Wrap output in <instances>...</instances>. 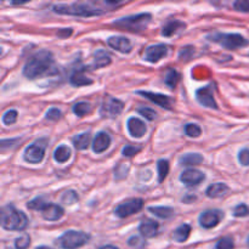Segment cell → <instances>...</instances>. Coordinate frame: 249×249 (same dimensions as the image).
I'll list each match as a JSON object with an SVG mask.
<instances>
[{"label":"cell","instance_id":"44dd1931","mask_svg":"<svg viewBox=\"0 0 249 249\" xmlns=\"http://www.w3.org/2000/svg\"><path fill=\"white\" fill-rule=\"evenodd\" d=\"M229 187L228 185L223 184V182H216V184L211 185V186L207 189L206 195L209 198H219V197H223L224 195L228 194Z\"/></svg>","mask_w":249,"mask_h":249},{"label":"cell","instance_id":"f6af8a7d","mask_svg":"<svg viewBox=\"0 0 249 249\" xmlns=\"http://www.w3.org/2000/svg\"><path fill=\"white\" fill-rule=\"evenodd\" d=\"M238 160L242 165L245 167H248L249 165V148H243V150L240 151L238 153Z\"/></svg>","mask_w":249,"mask_h":249},{"label":"cell","instance_id":"8992f818","mask_svg":"<svg viewBox=\"0 0 249 249\" xmlns=\"http://www.w3.org/2000/svg\"><path fill=\"white\" fill-rule=\"evenodd\" d=\"M90 236L82 231L70 230L56 240V245L62 249H78L87 245Z\"/></svg>","mask_w":249,"mask_h":249},{"label":"cell","instance_id":"4316f807","mask_svg":"<svg viewBox=\"0 0 249 249\" xmlns=\"http://www.w3.org/2000/svg\"><path fill=\"white\" fill-rule=\"evenodd\" d=\"M180 74L178 73L177 70L174 68H168L167 72L164 74V83L167 87H169L170 89H174L177 87L178 82H179Z\"/></svg>","mask_w":249,"mask_h":249},{"label":"cell","instance_id":"1f68e13d","mask_svg":"<svg viewBox=\"0 0 249 249\" xmlns=\"http://www.w3.org/2000/svg\"><path fill=\"white\" fill-rule=\"evenodd\" d=\"M184 131L187 136H190V138H198V136L202 134V129L199 128L197 124H192V123L186 124L184 128Z\"/></svg>","mask_w":249,"mask_h":249},{"label":"cell","instance_id":"8fae6325","mask_svg":"<svg viewBox=\"0 0 249 249\" xmlns=\"http://www.w3.org/2000/svg\"><path fill=\"white\" fill-rule=\"evenodd\" d=\"M224 214L223 212L219 209H211V211H206L199 215V225L204 229H212L215 228L223 219Z\"/></svg>","mask_w":249,"mask_h":249},{"label":"cell","instance_id":"4fadbf2b","mask_svg":"<svg viewBox=\"0 0 249 249\" xmlns=\"http://www.w3.org/2000/svg\"><path fill=\"white\" fill-rule=\"evenodd\" d=\"M206 179V175L198 169H186L180 175V181L186 186H197Z\"/></svg>","mask_w":249,"mask_h":249},{"label":"cell","instance_id":"f546056e","mask_svg":"<svg viewBox=\"0 0 249 249\" xmlns=\"http://www.w3.org/2000/svg\"><path fill=\"white\" fill-rule=\"evenodd\" d=\"M90 112H91V105L85 101L78 102L73 106V113L77 117H84L89 114Z\"/></svg>","mask_w":249,"mask_h":249},{"label":"cell","instance_id":"bcb514c9","mask_svg":"<svg viewBox=\"0 0 249 249\" xmlns=\"http://www.w3.org/2000/svg\"><path fill=\"white\" fill-rule=\"evenodd\" d=\"M129 172V167L126 164H119L116 169V179L121 180L126 177Z\"/></svg>","mask_w":249,"mask_h":249},{"label":"cell","instance_id":"f907efd6","mask_svg":"<svg viewBox=\"0 0 249 249\" xmlns=\"http://www.w3.org/2000/svg\"><path fill=\"white\" fill-rule=\"evenodd\" d=\"M248 245H249V238H248Z\"/></svg>","mask_w":249,"mask_h":249},{"label":"cell","instance_id":"d6a6232c","mask_svg":"<svg viewBox=\"0 0 249 249\" xmlns=\"http://www.w3.org/2000/svg\"><path fill=\"white\" fill-rule=\"evenodd\" d=\"M78 199H79V196L77 195V192L71 190V191L65 192V195L62 196L61 201H62V203L67 204V206H72L75 202H78Z\"/></svg>","mask_w":249,"mask_h":249},{"label":"cell","instance_id":"60d3db41","mask_svg":"<svg viewBox=\"0 0 249 249\" xmlns=\"http://www.w3.org/2000/svg\"><path fill=\"white\" fill-rule=\"evenodd\" d=\"M128 245L130 246L131 248L141 249V248L145 247V241H143L141 237H138V236H134V237L129 238Z\"/></svg>","mask_w":249,"mask_h":249},{"label":"cell","instance_id":"3957f363","mask_svg":"<svg viewBox=\"0 0 249 249\" xmlns=\"http://www.w3.org/2000/svg\"><path fill=\"white\" fill-rule=\"evenodd\" d=\"M28 225V218L23 212L11 204H7L1 211V226L5 230L22 231Z\"/></svg>","mask_w":249,"mask_h":249},{"label":"cell","instance_id":"4dcf8cb0","mask_svg":"<svg viewBox=\"0 0 249 249\" xmlns=\"http://www.w3.org/2000/svg\"><path fill=\"white\" fill-rule=\"evenodd\" d=\"M157 169H158V181L163 182L165 178H167L168 173H169V162L165 160H158Z\"/></svg>","mask_w":249,"mask_h":249},{"label":"cell","instance_id":"d4e9b609","mask_svg":"<svg viewBox=\"0 0 249 249\" xmlns=\"http://www.w3.org/2000/svg\"><path fill=\"white\" fill-rule=\"evenodd\" d=\"M190 233H191V226H190L189 224H182L180 228H178L177 230L174 231L173 238H174L177 242H185V241L189 238Z\"/></svg>","mask_w":249,"mask_h":249},{"label":"cell","instance_id":"ac0fdd59","mask_svg":"<svg viewBox=\"0 0 249 249\" xmlns=\"http://www.w3.org/2000/svg\"><path fill=\"white\" fill-rule=\"evenodd\" d=\"M126 126H128L129 134L133 138H142L146 131H147L146 124L141 119L136 118V117H130L126 122Z\"/></svg>","mask_w":249,"mask_h":249},{"label":"cell","instance_id":"7dc6e473","mask_svg":"<svg viewBox=\"0 0 249 249\" xmlns=\"http://www.w3.org/2000/svg\"><path fill=\"white\" fill-rule=\"evenodd\" d=\"M72 33H73L72 28H63L57 32V36H60V38H68L70 36H72Z\"/></svg>","mask_w":249,"mask_h":249},{"label":"cell","instance_id":"7402d4cb","mask_svg":"<svg viewBox=\"0 0 249 249\" xmlns=\"http://www.w3.org/2000/svg\"><path fill=\"white\" fill-rule=\"evenodd\" d=\"M111 63V56L106 53L105 50H97L94 55V62H92V67L94 68H101L105 66H108Z\"/></svg>","mask_w":249,"mask_h":249},{"label":"cell","instance_id":"30bf717a","mask_svg":"<svg viewBox=\"0 0 249 249\" xmlns=\"http://www.w3.org/2000/svg\"><path fill=\"white\" fill-rule=\"evenodd\" d=\"M214 89H215V84H209L207 85V87H203L201 88V89L197 90V101H198L202 106L207 107V108H218V105H216L215 99H214Z\"/></svg>","mask_w":249,"mask_h":249},{"label":"cell","instance_id":"5bb4252c","mask_svg":"<svg viewBox=\"0 0 249 249\" xmlns=\"http://www.w3.org/2000/svg\"><path fill=\"white\" fill-rule=\"evenodd\" d=\"M85 70L87 68L82 65H78L77 67L71 71L70 74V83L74 87H83V85L92 84V80L89 77L85 75Z\"/></svg>","mask_w":249,"mask_h":249},{"label":"cell","instance_id":"f1b7e54d","mask_svg":"<svg viewBox=\"0 0 249 249\" xmlns=\"http://www.w3.org/2000/svg\"><path fill=\"white\" fill-rule=\"evenodd\" d=\"M148 211L160 219H169L174 214V209L170 207H150Z\"/></svg>","mask_w":249,"mask_h":249},{"label":"cell","instance_id":"836d02e7","mask_svg":"<svg viewBox=\"0 0 249 249\" xmlns=\"http://www.w3.org/2000/svg\"><path fill=\"white\" fill-rule=\"evenodd\" d=\"M46 203H48V202H46L45 197H38V198H34L33 201L28 202L27 207H28L29 209H32V211L40 212L41 208H43Z\"/></svg>","mask_w":249,"mask_h":249},{"label":"cell","instance_id":"83f0119b","mask_svg":"<svg viewBox=\"0 0 249 249\" xmlns=\"http://www.w3.org/2000/svg\"><path fill=\"white\" fill-rule=\"evenodd\" d=\"M70 157H71V150L70 147H67V146L65 145L58 146V147L55 150V152H53V158H55L56 162L58 163L67 162V160H70Z\"/></svg>","mask_w":249,"mask_h":249},{"label":"cell","instance_id":"7a4b0ae2","mask_svg":"<svg viewBox=\"0 0 249 249\" xmlns=\"http://www.w3.org/2000/svg\"><path fill=\"white\" fill-rule=\"evenodd\" d=\"M53 12L58 15H70L78 17L101 16L106 10L97 6V2H73V4L53 5Z\"/></svg>","mask_w":249,"mask_h":249},{"label":"cell","instance_id":"7bdbcfd3","mask_svg":"<svg viewBox=\"0 0 249 249\" xmlns=\"http://www.w3.org/2000/svg\"><path fill=\"white\" fill-rule=\"evenodd\" d=\"M61 111L58 108H50L48 112H46L45 114V118L48 119V121H51V122H55V121H58V119L61 118Z\"/></svg>","mask_w":249,"mask_h":249},{"label":"cell","instance_id":"52a82bcc","mask_svg":"<svg viewBox=\"0 0 249 249\" xmlns=\"http://www.w3.org/2000/svg\"><path fill=\"white\" fill-rule=\"evenodd\" d=\"M46 146H48V139L44 138L36 140V142H33L26 148L23 155L24 160L28 163H32V164L40 163L44 160V156H45Z\"/></svg>","mask_w":249,"mask_h":249},{"label":"cell","instance_id":"ab89813d","mask_svg":"<svg viewBox=\"0 0 249 249\" xmlns=\"http://www.w3.org/2000/svg\"><path fill=\"white\" fill-rule=\"evenodd\" d=\"M141 151V147H136V146L133 145H126L125 147L123 148L122 153H123L124 157H134L136 153H139Z\"/></svg>","mask_w":249,"mask_h":249},{"label":"cell","instance_id":"6da1fadb","mask_svg":"<svg viewBox=\"0 0 249 249\" xmlns=\"http://www.w3.org/2000/svg\"><path fill=\"white\" fill-rule=\"evenodd\" d=\"M58 73V67L56 65L53 56L50 51L40 50L28 58L23 67V75L28 79L55 75Z\"/></svg>","mask_w":249,"mask_h":249},{"label":"cell","instance_id":"9a60e30c","mask_svg":"<svg viewBox=\"0 0 249 249\" xmlns=\"http://www.w3.org/2000/svg\"><path fill=\"white\" fill-rule=\"evenodd\" d=\"M107 44H108L112 49H114V50L119 51V53H130L131 49H133L131 41L129 40L128 38H125V36H109V38L107 39Z\"/></svg>","mask_w":249,"mask_h":249},{"label":"cell","instance_id":"ffe728a7","mask_svg":"<svg viewBox=\"0 0 249 249\" xmlns=\"http://www.w3.org/2000/svg\"><path fill=\"white\" fill-rule=\"evenodd\" d=\"M111 145V136L105 131H100L92 141V150L96 153H102Z\"/></svg>","mask_w":249,"mask_h":249},{"label":"cell","instance_id":"5b68a950","mask_svg":"<svg viewBox=\"0 0 249 249\" xmlns=\"http://www.w3.org/2000/svg\"><path fill=\"white\" fill-rule=\"evenodd\" d=\"M208 39L214 43L220 44L229 50H236L238 48L247 46L249 41L243 36L238 33H214L208 36Z\"/></svg>","mask_w":249,"mask_h":249},{"label":"cell","instance_id":"8d00e7d4","mask_svg":"<svg viewBox=\"0 0 249 249\" xmlns=\"http://www.w3.org/2000/svg\"><path fill=\"white\" fill-rule=\"evenodd\" d=\"M138 112L148 121H155L157 118V112L155 109L150 108V107H139Z\"/></svg>","mask_w":249,"mask_h":249},{"label":"cell","instance_id":"2e32d148","mask_svg":"<svg viewBox=\"0 0 249 249\" xmlns=\"http://www.w3.org/2000/svg\"><path fill=\"white\" fill-rule=\"evenodd\" d=\"M41 216H43L45 220L49 221H56L58 219H61L65 214V211L61 206L58 204H53V203H46L45 206L41 208Z\"/></svg>","mask_w":249,"mask_h":249},{"label":"cell","instance_id":"484cf974","mask_svg":"<svg viewBox=\"0 0 249 249\" xmlns=\"http://www.w3.org/2000/svg\"><path fill=\"white\" fill-rule=\"evenodd\" d=\"M72 142L77 150L79 151L85 150V148H88V146H89L90 143V134L89 133L79 134V135L74 136V138L72 139Z\"/></svg>","mask_w":249,"mask_h":249},{"label":"cell","instance_id":"cb8c5ba5","mask_svg":"<svg viewBox=\"0 0 249 249\" xmlns=\"http://www.w3.org/2000/svg\"><path fill=\"white\" fill-rule=\"evenodd\" d=\"M203 162V157L199 153H186V155L182 156L180 158V164L181 165H187V167H191V165H198Z\"/></svg>","mask_w":249,"mask_h":249},{"label":"cell","instance_id":"603a6c76","mask_svg":"<svg viewBox=\"0 0 249 249\" xmlns=\"http://www.w3.org/2000/svg\"><path fill=\"white\" fill-rule=\"evenodd\" d=\"M186 24L181 21H178V19H173V21H169L164 27H163L162 34L164 36H172L173 34L177 33L179 29L184 28Z\"/></svg>","mask_w":249,"mask_h":249},{"label":"cell","instance_id":"9c48e42d","mask_svg":"<svg viewBox=\"0 0 249 249\" xmlns=\"http://www.w3.org/2000/svg\"><path fill=\"white\" fill-rule=\"evenodd\" d=\"M143 208V201L141 198H133L129 199V201L123 202L122 204H119L118 207L114 211V214H116L118 218H128V216L133 215V214L138 213L141 209Z\"/></svg>","mask_w":249,"mask_h":249},{"label":"cell","instance_id":"ee69618b","mask_svg":"<svg viewBox=\"0 0 249 249\" xmlns=\"http://www.w3.org/2000/svg\"><path fill=\"white\" fill-rule=\"evenodd\" d=\"M235 10L240 12H249V0H238L233 2Z\"/></svg>","mask_w":249,"mask_h":249},{"label":"cell","instance_id":"7c38bea8","mask_svg":"<svg viewBox=\"0 0 249 249\" xmlns=\"http://www.w3.org/2000/svg\"><path fill=\"white\" fill-rule=\"evenodd\" d=\"M168 53V46L164 44H156V45H150L145 50V60L147 62L156 63L162 60Z\"/></svg>","mask_w":249,"mask_h":249},{"label":"cell","instance_id":"b9f144b4","mask_svg":"<svg viewBox=\"0 0 249 249\" xmlns=\"http://www.w3.org/2000/svg\"><path fill=\"white\" fill-rule=\"evenodd\" d=\"M249 214V208L246 204H238L235 209H233V215L236 218H242V216H246Z\"/></svg>","mask_w":249,"mask_h":249},{"label":"cell","instance_id":"ba28073f","mask_svg":"<svg viewBox=\"0 0 249 249\" xmlns=\"http://www.w3.org/2000/svg\"><path fill=\"white\" fill-rule=\"evenodd\" d=\"M124 109V104L118 99H114L112 96H106L105 97L104 102L101 105V108H100V114L104 118H116L119 114L123 112Z\"/></svg>","mask_w":249,"mask_h":249},{"label":"cell","instance_id":"c3c4849f","mask_svg":"<svg viewBox=\"0 0 249 249\" xmlns=\"http://www.w3.org/2000/svg\"><path fill=\"white\" fill-rule=\"evenodd\" d=\"M100 249H118V248L114 247V246H105V247H101Z\"/></svg>","mask_w":249,"mask_h":249},{"label":"cell","instance_id":"e575fe53","mask_svg":"<svg viewBox=\"0 0 249 249\" xmlns=\"http://www.w3.org/2000/svg\"><path fill=\"white\" fill-rule=\"evenodd\" d=\"M17 111H15V109H9L7 112H5L4 116H2V123L5 124V125H11V124L16 123L17 121Z\"/></svg>","mask_w":249,"mask_h":249},{"label":"cell","instance_id":"d6986e66","mask_svg":"<svg viewBox=\"0 0 249 249\" xmlns=\"http://www.w3.org/2000/svg\"><path fill=\"white\" fill-rule=\"evenodd\" d=\"M139 231H140L141 236L145 238H152L160 231V225L157 221L152 220V219H145L141 221L140 226H139Z\"/></svg>","mask_w":249,"mask_h":249},{"label":"cell","instance_id":"277c9868","mask_svg":"<svg viewBox=\"0 0 249 249\" xmlns=\"http://www.w3.org/2000/svg\"><path fill=\"white\" fill-rule=\"evenodd\" d=\"M152 16L150 14H139L133 15V16L123 17L121 19H117L113 22V26L118 28L125 29L130 32H141L146 29V27L150 24Z\"/></svg>","mask_w":249,"mask_h":249},{"label":"cell","instance_id":"e0dca14e","mask_svg":"<svg viewBox=\"0 0 249 249\" xmlns=\"http://www.w3.org/2000/svg\"><path fill=\"white\" fill-rule=\"evenodd\" d=\"M139 95H142L145 96L146 99H148L150 101L155 102L156 105L160 106L162 108L165 109H172V99L167 95L163 94H156V92H151V91H138Z\"/></svg>","mask_w":249,"mask_h":249},{"label":"cell","instance_id":"74e56055","mask_svg":"<svg viewBox=\"0 0 249 249\" xmlns=\"http://www.w3.org/2000/svg\"><path fill=\"white\" fill-rule=\"evenodd\" d=\"M235 247V243L231 237H224L216 243L215 249H233Z\"/></svg>","mask_w":249,"mask_h":249},{"label":"cell","instance_id":"f35d334b","mask_svg":"<svg viewBox=\"0 0 249 249\" xmlns=\"http://www.w3.org/2000/svg\"><path fill=\"white\" fill-rule=\"evenodd\" d=\"M195 53L194 46H185V48L181 49L180 51V60L181 61H190L191 60L192 55Z\"/></svg>","mask_w":249,"mask_h":249},{"label":"cell","instance_id":"d590c367","mask_svg":"<svg viewBox=\"0 0 249 249\" xmlns=\"http://www.w3.org/2000/svg\"><path fill=\"white\" fill-rule=\"evenodd\" d=\"M31 246V237L29 235H22L15 241V248L16 249H27Z\"/></svg>","mask_w":249,"mask_h":249},{"label":"cell","instance_id":"681fc988","mask_svg":"<svg viewBox=\"0 0 249 249\" xmlns=\"http://www.w3.org/2000/svg\"><path fill=\"white\" fill-rule=\"evenodd\" d=\"M36 249H53V248H49V247H45V246H41V247H38Z\"/></svg>","mask_w":249,"mask_h":249}]
</instances>
